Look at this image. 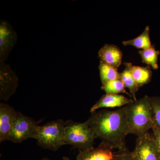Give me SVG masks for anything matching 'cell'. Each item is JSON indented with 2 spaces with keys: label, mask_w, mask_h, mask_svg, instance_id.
I'll return each instance as SVG.
<instances>
[{
  "label": "cell",
  "mask_w": 160,
  "mask_h": 160,
  "mask_svg": "<svg viewBox=\"0 0 160 160\" xmlns=\"http://www.w3.org/2000/svg\"><path fill=\"white\" fill-rule=\"evenodd\" d=\"M86 121L97 138L112 149L126 147L128 130L126 106L114 110L103 109L92 112Z\"/></svg>",
  "instance_id": "6da1fadb"
},
{
  "label": "cell",
  "mask_w": 160,
  "mask_h": 160,
  "mask_svg": "<svg viewBox=\"0 0 160 160\" xmlns=\"http://www.w3.org/2000/svg\"><path fill=\"white\" fill-rule=\"evenodd\" d=\"M127 134L141 137L149 132L154 125L153 112L149 97L146 96L126 105Z\"/></svg>",
  "instance_id": "7a4b0ae2"
},
{
  "label": "cell",
  "mask_w": 160,
  "mask_h": 160,
  "mask_svg": "<svg viewBox=\"0 0 160 160\" xmlns=\"http://www.w3.org/2000/svg\"><path fill=\"white\" fill-rule=\"evenodd\" d=\"M35 139L39 146L53 151L65 144V122L62 119L51 121L38 126Z\"/></svg>",
  "instance_id": "3957f363"
},
{
  "label": "cell",
  "mask_w": 160,
  "mask_h": 160,
  "mask_svg": "<svg viewBox=\"0 0 160 160\" xmlns=\"http://www.w3.org/2000/svg\"><path fill=\"white\" fill-rule=\"evenodd\" d=\"M97 138L87 122H78L71 120L65 122V144L79 149L86 150L93 147Z\"/></svg>",
  "instance_id": "277c9868"
},
{
  "label": "cell",
  "mask_w": 160,
  "mask_h": 160,
  "mask_svg": "<svg viewBox=\"0 0 160 160\" xmlns=\"http://www.w3.org/2000/svg\"><path fill=\"white\" fill-rule=\"evenodd\" d=\"M38 126L32 118L17 112L9 141L21 143L29 138L35 139Z\"/></svg>",
  "instance_id": "5b68a950"
},
{
  "label": "cell",
  "mask_w": 160,
  "mask_h": 160,
  "mask_svg": "<svg viewBox=\"0 0 160 160\" xmlns=\"http://www.w3.org/2000/svg\"><path fill=\"white\" fill-rule=\"evenodd\" d=\"M132 154L134 160H160L159 152L153 135L148 132L138 138Z\"/></svg>",
  "instance_id": "8992f818"
},
{
  "label": "cell",
  "mask_w": 160,
  "mask_h": 160,
  "mask_svg": "<svg viewBox=\"0 0 160 160\" xmlns=\"http://www.w3.org/2000/svg\"><path fill=\"white\" fill-rule=\"evenodd\" d=\"M18 79L9 66L1 62L0 99L7 101L15 92Z\"/></svg>",
  "instance_id": "52a82bcc"
},
{
  "label": "cell",
  "mask_w": 160,
  "mask_h": 160,
  "mask_svg": "<svg viewBox=\"0 0 160 160\" xmlns=\"http://www.w3.org/2000/svg\"><path fill=\"white\" fill-rule=\"evenodd\" d=\"M17 41V34L9 23L1 21L0 25V60L4 62Z\"/></svg>",
  "instance_id": "ba28073f"
},
{
  "label": "cell",
  "mask_w": 160,
  "mask_h": 160,
  "mask_svg": "<svg viewBox=\"0 0 160 160\" xmlns=\"http://www.w3.org/2000/svg\"><path fill=\"white\" fill-rule=\"evenodd\" d=\"M17 113L12 106L6 103H0V142L9 141Z\"/></svg>",
  "instance_id": "9c48e42d"
},
{
  "label": "cell",
  "mask_w": 160,
  "mask_h": 160,
  "mask_svg": "<svg viewBox=\"0 0 160 160\" xmlns=\"http://www.w3.org/2000/svg\"><path fill=\"white\" fill-rule=\"evenodd\" d=\"M112 149L106 143L101 142L96 148L79 151L76 160H113Z\"/></svg>",
  "instance_id": "30bf717a"
},
{
  "label": "cell",
  "mask_w": 160,
  "mask_h": 160,
  "mask_svg": "<svg viewBox=\"0 0 160 160\" xmlns=\"http://www.w3.org/2000/svg\"><path fill=\"white\" fill-rule=\"evenodd\" d=\"M134 102V100L128 98L119 94H104L91 107L90 112H94L100 109L113 108L124 107Z\"/></svg>",
  "instance_id": "8fae6325"
},
{
  "label": "cell",
  "mask_w": 160,
  "mask_h": 160,
  "mask_svg": "<svg viewBox=\"0 0 160 160\" xmlns=\"http://www.w3.org/2000/svg\"><path fill=\"white\" fill-rule=\"evenodd\" d=\"M98 56L101 61L118 69L122 62L123 54L118 46L106 44L99 51Z\"/></svg>",
  "instance_id": "7c38bea8"
},
{
  "label": "cell",
  "mask_w": 160,
  "mask_h": 160,
  "mask_svg": "<svg viewBox=\"0 0 160 160\" xmlns=\"http://www.w3.org/2000/svg\"><path fill=\"white\" fill-rule=\"evenodd\" d=\"M129 66L132 77L139 88L151 81L152 71L150 66L140 67L133 66L131 63Z\"/></svg>",
  "instance_id": "4fadbf2b"
},
{
  "label": "cell",
  "mask_w": 160,
  "mask_h": 160,
  "mask_svg": "<svg viewBox=\"0 0 160 160\" xmlns=\"http://www.w3.org/2000/svg\"><path fill=\"white\" fill-rule=\"evenodd\" d=\"M124 64L126 68L124 71L120 73V78L122 81L125 87L129 89L130 94L134 99V101H137L138 99L136 98V92L139 89V87L138 86L132 74L129 66L130 63L125 62Z\"/></svg>",
  "instance_id": "5bb4252c"
},
{
  "label": "cell",
  "mask_w": 160,
  "mask_h": 160,
  "mask_svg": "<svg viewBox=\"0 0 160 160\" xmlns=\"http://www.w3.org/2000/svg\"><path fill=\"white\" fill-rule=\"evenodd\" d=\"M123 45L125 46H134L138 49L142 50L149 49L152 47L149 37V27L147 26L142 33L133 39L123 41Z\"/></svg>",
  "instance_id": "9a60e30c"
},
{
  "label": "cell",
  "mask_w": 160,
  "mask_h": 160,
  "mask_svg": "<svg viewBox=\"0 0 160 160\" xmlns=\"http://www.w3.org/2000/svg\"><path fill=\"white\" fill-rule=\"evenodd\" d=\"M99 69L102 86L110 81L120 78V73L118 72L117 69L102 61H100Z\"/></svg>",
  "instance_id": "2e32d148"
},
{
  "label": "cell",
  "mask_w": 160,
  "mask_h": 160,
  "mask_svg": "<svg viewBox=\"0 0 160 160\" xmlns=\"http://www.w3.org/2000/svg\"><path fill=\"white\" fill-rule=\"evenodd\" d=\"M138 52L142 58L143 63L151 66L153 69H157L158 68V57L160 52L159 50H156L154 45L151 48L140 50Z\"/></svg>",
  "instance_id": "e0dca14e"
},
{
  "label": "cell",
  "mask_w": 160,
  "mask_h": 160,
  "mask_svg": "<svg viewBox=\"0 0 160 160\" xmlns=\"http://www.w3.org/2000/svg\"><path fill=\"white\" fill-rule=\"evenodd\" d=\"M125 86L121 78L110 81L102 86V89L106 94H115L120 93H126L132 97L131 94L126 91Z\"/></svg>",
  "instance_id": "ac0fdd59"
},
{
  "label": "cell",
  "mask_w": 160,
  "mask_h": 160,
  "mask_svg": "<svg viewBox=\"0 0 160 160\" xmlns=\"http://www.w3.org/2000/svg\"><path fill=\"white\" fill-rule=\"evenodd\" d=\"M153 112L154 125L160 129V97H149Z\"/></svg>",
  "instance_id": "d6986e66"
},
{
  "label": "cell",
  "mask_w": 160,
  "mask_h": 160,
  "mask_svg": "<svg viewBox=\"0 0 160 160\" xmlns=\"http://www.w3.org/2000/svg\"><path fill=\"white\" fill-rule=\"evenodd\" d=\"M113 160H134L132 157L131 152L129 151L127 146L118 149L116 154H114Z\"/></svg>",
  "instance_id": "ffe728a7"
},
{
  "label": "cell",
  "mask_w": 160,
  "mask_h": 160,
  "mask_svg": "<svg viewBox=\"0 0 160 160\" xmlns=\"http://www.w3.org/2000/svg\"><path fill=\"white\" fill-rule=\"evenodd\" d=\"M152 129L153 132V137L154 138L158 150L160 154V129L158 128L155 125H153Z\"/></svg>",
  "instance_id": "44dd1931"
},
{
  "label": "cell",
  "mask_w": 160,
  "mask_h": 160,
  "mask_svg": "<svg viewBox=\"0 0 160 160\" xmlns=\"http://www.w3.org/2000/svg\"><path fill=\"white\" fill-rule=\"evenodd\" d=\"M62 160H72L71 159L67 157H64L63 158Z\"/></svg>",
  "instance_id": "7402d4cb"
},
{
  "label": "cell",
  "mask_w": 160,
  "mask_h": 160,
  "mask_svg": "<svg viewBox=\"0 0 160 160\" xmlns=\"http://www.w3.org/2000/svg\"><path fill=\"white\" fill-rule=\"evenodd\" d=\"M40 160H49V159H48V158H44Z\"/></svg>",
  "instance_id": "603a6c76"
}]
</instances>
